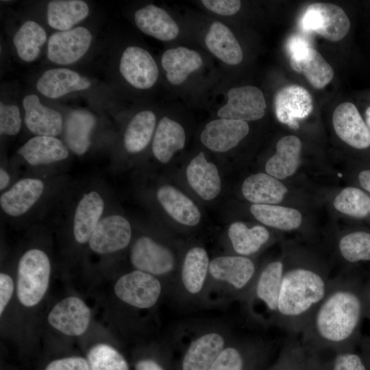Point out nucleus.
<instances>
[{"mask_svg": "<svg viewBox=\"0 0 370 370\" xmlns=\"http://www.w3.org/2000/svg\"><path fill=\"white\" fill-rule=\"evenodd\" d=\"M311 47L310 42L300 35L291 36L286 42V49L289 57Z\"/></svg>", "mask_w": 370, "mask_h": 370, "instance_id": "nucleus-48", "label": "nucleus"}, {"mask_svg": "<svg viewBox=\"0 0 370 370\" xmlns=\"http://www.w3.org/2000/svg\"><path fill=\"white\" fill-rule=\"evenodd\" d=\"M45 370H91L88 360L81 357H69L50 362Z\"/></svg>", "mask_w": 370, "mask_h": 370, "instance_id": "nucleus-46", "label": "nucleus"}, {"mask_svg": "<svg viewBox=\"0 0 370 370\" xmlns=\"http://www.w3.org/2000/svg\"><path fill=\"white\" fill-rule=\"evenodd\" d=\"M23 106L25 110V123L27 128L38 136H56L62 129L61 114L43 106L36 95L24 97Z\"/></svg>", "mask_w": 370, "mask_h": 370, "instance_id": "nucleus-19", "label": "nucleus"}, {"mask_svg": "<svg viewBox=\"0 0 370 370\" xmlns=\"http://www.w3.org/2000/svg\"><path fill=\"white\" fill-rule=\"evenodd\" d=\"M156 125V115L150 110L137 113L129 123L124 135V145L130 153H138L149 144Z\"/></svg>", "mask_w": 370, "mask_h": 370, "instance_id": "nucleus-38", "label": "nucleus"}, {"mask_svg": "<svg viewBox=\"0 0 370 370\" xmlns=\"http://www.w3.org/2000/svg\"><path fill=\"white\" fill-rule=\"evenodd\" d=\"M331 370H366L362 359L356 354L340 352L332 363Z\"/></svg>", "mask_w": 370, "mask_h": 370, "instance_id": "nucleus-44", "label": "nucleus"}, {"mask_svg": "<svg viewBox=\"0 0 370 370\" xmlns=\"http://www.w3.org/2000/svg\"><path fill=\"white\" fill-rule=\"evenodd\" d=\"M267 107L264 95L260 89L254 86H243L230 89L227 101L217 112L221 119L243 121L262 119Z\"/></svg>", "mask_w": 370, "mask_h": 370, "instance_id": "nucleus-11", "label": "nucleus"}, {"mask_svg": "<svg viewBox=\"0 0 370 370\" xmlns=\"http://www.w3.org/2000/svg\"><path fill=\"white\" fill-rule=\"evenodd\" d=\"M130 260L136 270L158 279L167 278V294H172L173 286L170 278L174 273L176 263L175 255L168 247L150 237L142 236L131 249Z\"/></svg>", "mask_w": 370, "mask_h": 370, "instance_id": "nucleus-9", "label": "nucleus"}, {"mask_svg": "<svg viewBox=\"0 0 370 370\" xmlns=\"http://www.w3.org/2000/svg\"><path fill=\"white\" fill-rule=\"evenodd\" d=\"M91 39L90 32L83 27L56 32L49 39L47 57L58 64H72L86 53Z\"/></svg>", "mask_w": 370, "mask_h": 370, "instance_id": "nucleus-14", "label": "nucleus"}, {"mask_svg": "<svg viewBox=\"0 0 370 370\" xmlns=\"http://www.w3.org/2000/svg\"><path fill=\"white\" fill-rule=\"evenodd\" d=\"M17 153L34 166L50 164L67 158L66 147L53 136H36L27 140Z\"/></svg>", "mask_w": 370, "mask_h": 370, "instance_id": "nucleus-32", "label": "nucleus"}, {"mask_svg": "<svg viewBox=\"0 0 370 370\" xmlns=\"http://www.w3.org/2000/svg\"><path fill=\"white\" fill-rule=\"evenodd\" d=\"M14 290L12 279L5 273L0 274V314L9 302Z\"/></svg>", "mask_w": 370, "mask_h": 370, "instance_id": "nucleus-47", "label": "nucleus"}, {"mask_svg": "<svg viewBox=\"0 0 370 370\" xmlns=\"http://www.w3.org/2000/svg\"><path fill=\"white\" fill-rule=\"evenodd\" d=\"M228 236L234 251L248 257L260 250L269 241L270 234L263 226L249 228L242 222H235L228 229Z\"/></svg>", "mask_w": 370, "mask_h": 370, "instance_id": "nucleus-35", "label": "nucleus"}, {"mask_svg": "<svg viewBox=\"0 0 370 370\" xmlns=\"http://www.w3.org/2000/svg\"><path fill=\"white\" fill-rule=\"evenodd\" d=\"M95 125L92 114L84 110H75L67 118L65 139L70 149L78 155L88 149L90 132Z\"/></svg>", "mask_w": 370, "mask_h": 370, "instance_id": "nucleus-36", "label": "nucleus"}, {"mask_svg": "<svg viewBox=\"0 0 370 370\" xmlns=\"http://www.w3.org/2000/svg\"><path fill=\"white\" fill-rule=\"evenodd\" d=\"M210 262L204 248L195 246L189 249L184 256L172 295L183 304L203 302Z\"/></svg>", "mask_w": 370, "mask_h": 370, "instance_id": "nucleus-7", "label": "nucleus"}, {"mask_svg": "<svg viewBox=\"0 0 370 370\" xmlns=\"http://www.w3.org/2000/svg\"><path fill=\"white\" fill-rule=\"evenodd\" d=\"M359 290L349 279H330L325 297L301 332L304 348H331L340 352L354 340L364 311Z\"/></svg>", "mask_w": 370, "mask_h": 370, "instance_id": "nucleus-1", "label": "nucleus"}, {"mask_svg": "<svg viewBox=\"0 0 370 370\" xmlns=\"http://www.w3.org/2000/svg\"><path fill=\"white\" fill-rule=\"evenodd\" d=\"M300 27L306 32H314L326 40L336 42L346 36L350 21L341 7L329 3H313L304 12Z\"/></svg>", "mask_w": 370, "mask_h": 370, "instance_id": "nucleus-8", "label": "nucleus"}, {"mask_svg": "<svg viewBox=\"0 0 370 370\" xmlns=\"http://www.w3.org/2000/svg\"><path fill=\"white\" fill-rule=\"evenodd\" d=\"M255 262L243 256H222L213 258L209 265L204 303L243 301L256 280Z\"/></svg>", "mask_w": 370, "mask_h": 370, "instance_id": "nucleus-3", "label": "nucleus"}, {"mask_svg": "<svg viewBox=\"0 0 370 370\" xmlns=\"http://www.w3.org/2000/svg\"><path fill=\"white\" fill-rule=\"evenodd\" d=\"M88 362L91 370H129L124 357L107 344H98L88 352Z\"/></svg>", "mask_w": 370, "mask_h": 370, "instance_id": "nucleus-42", "label": "nucleus"}, {"mask_svg": "<svg viewBox=\"0 0 370 370\" xmlns=\"http://www.w3.org/2000/svg\"><path fill=\"white\" fill-rule=\"evenodd\" d=\"M119 70L125 80L138 89L152 87L158 77V69L151 55L139 47H128L123 51Z\"/></svg>", "mask_w": 370, "mask_h": 370, "instance_id": "nucleus-15", "label": "nucleus"}, {"mask_svg": "<svg viewBox=\"0 0 370 370\" xmlns=\"http://www.w3.org/2000/svg\"><path fill=\"white\" fill-rule=\"evenodd\" d=\"M21 119L20 111L16 106L0 103L1 134L13 136L20 130Z\"/></svg>", "mask_w": 370, "mask_h": 370, "instance_id": "nucleus-43", "label": "nucleus"}, {"mask_svg": "<svg viewBox=\"0 0 370 370\" xmlns=\"http://www.w3.org/2000/svg\"><path fill=\"white\" fill-rule=\"evenodd\" d=\"M368 301H369V310H370V290H369V295H368Z\"/></svg>", "mask_w": 370, "mask_h": 370, "instance_id": "nucleus-53", "label": "nucleus"}, {"mask_svg": "<svg viewBox=\"0 0 370 370\" xmlns=\"http://www.w3.org/2000/svg\"><path fill=\"white\" fill-rule=\"evenodd\" d=\"M209 51L223 62L236 65L243 60V51L232 31L219 21L213 22L205 37Z\"/></svg>", "mask_w": 370, "mask_h": 370, "instance_id": "nucleus-30", "label": "nucleus"}, {"mask_svg": "<svg viewBox=\"0 0 370 370\" xmlns=\"http://www.w3.org/2000/svg\"><path fill=\"white\" fill-rule=\"evenodd\" d=\"M88 12V6L83 1H51L47 5V21L56 29L70 30L73 25L83 21Z\"/></svg>", "mask_w": 370, "mask_h": 370, "instance_id": "nucleus-34", "label": "nucleus"}, {"mask_svg": "<svg viewBox=\"0 0 370 370\" xmlns=\"http://www.w3.org/2000/svg\"><path fill=\"white\" fill-rule=\"evenodd\" d=\"M10 177L8 173L3 169H0V189H4L8 184Z\"/></svg>", "mask_w": 370, "mask_h": 370, "instance_id": "nucleus-51", "label": "nucleus"}, {"mask_svg": "<svg viewBox=\"0 0 370 370\" xmlns=\"http://www.w3.org/2000/svg\"><path fill=\"white\" fill-rule=\"evenodd\" d=\"M284 263L268 262L258 271L254 285L243 301L249 319L261 325H275Z\"/></svg>", "mask_w": 370, "mask_h": 370, "instance_id": "nucleus-4", "label": "nucleus"}, {"mask_svg": "<svg viewBox=\"0 0 370 370\" xmlns=\"http://www.w3.org/2000/svg\"><path fill=\"white\" fill-rule=\"evenodd\" d=\"M135 370H165L158 361L145 358L138 360L135 365Z\"/></svg>", "mask_w": 370, "mask_h": 370, "instance_id": "nucleus-49", "label": "nucleus"}, {"mask_svg": "<svg viewBox=\"0 0 370 370\" xmlns=\"http://www.w3.org/2000/svg\"><path fill=\"white\" fill-rule=\"evenodd\" d=\"M186 140L184 129L177 122L163 117L160 121L152 143L154 156L161 162H168L173 154L184 148Z\"/></svg>", "mask_w": 370, "mask_h": 370, "instance_id": "nucleus-33", "label": "nucleus"}, {"mask_svg": "<svg viewBox=\"0 0 370 370\" xmlns=\"http://www.w3.org/2000/svg\"><path fill=\"white\" fill-rule=\"evenodd\" d=\"M163 290V284L158 278L139 270L122 275L114 288V293L119 299L139 309L154 306Z\"/></svg>", "mask_w": 370, "mask_h": 370, "instance_id": "nucleus-10", "label": "nucleus"}, {"mask_svg": "<svg viewBox=\"0 0 370 370\" xmlns=\"http://www.w3.org/2000/svg\"><path fill=\"white\" fill-rule=\"evenodd\" d=\"M51 264L47 254L37 249L26 251L18 265L17 296L25 306L36 305L49 285Z\"/></svg>", "mask_w": 370, "mask_h": 370, "instance_id": "nucleus-6", "label": "nucleus"}, {"mask_svg": "<svg viewBox=\"0 0 370 370\" xmlns=\"http://www.w3.org/2000/svg\"><path fill=\"white\" fill-rule=\"evenodd\" d=\"M104 208V202L99 194L91 191L85 194L79 201L73 219V234L79 243L89 241Z\"/></svg>", "mask_w": 370, "mask_h": 370, "instance_id": "nucleus-27", "label": "nucleus"}, {"mask_svg": "<svg viewBox=\"0 0 370 370\" xmlns=\"http://www.w3.org/2000/svg\"><path fill=\"white\" fill-rule=\"evenodd\" d=\"M334 206L343 214L363 218L370 214V196L358 188L347 187L335 197Z\"/></svg>", "mask_w": 370, "mask_h": 370, "instance_id": "nucleus-40", "label": "nucleus"}, {"mask_svg": "<svg viewBox=\"0 0 370 370\" xmlns=\"http://www.w3.org/2000/svg\"><path fill=\"white\" fill-rule=\"evenodd\" d=\"M338 253L350 263L370 260V233L357 231L342 236L338 243Z\"/></svg>", "mask_w": 370, "mask_h": 370, "instance_id": "nucleus-41", "label": "nucleus"}, {"mask_svg": "<svg viewBox=\"0 0 370 370\" xmlns=\"http://www.w3.org/2000/svg\"><path fill=\"white\" fill-rule=\"evenodd\" d=\"M263 340L259 337L234 336L209 370H246L247 357L267 347Z\"/></svg>", "mask_w": 370, "mask_h": 370, "instance_id": "nucleus-24", "label": "nucleus"}, {"mask_svg": "<svg viewBox=\"0 0 370 370\" xmlns=\"http://www.w3.org/2000/svg\"><path fill=\"white\" fill-rule=\"evenodd\" d=\"M157 198L165 211L176 221L188 226L196 225L201 213L197 206L177 188L165 185L157 192Z\"/></svg>", "mask_w": 370, "mask_h": 370, "instance_id": "nucleus-31", "label": "nucleus"}, {"mask_svg": "<svg viewBox=\"0 0 370 370\" xmlns=\"http://www.w3.org/2000/svg\"><path fill=\"white\" fill-rule=\"evenodd\" d=\"M289 60L291 68L303 74L310 85L317 89L323 88L333 79V69L312 47L289 57Z\"/></svg>", "mask_w": 370, "mask_h": 370, "instance_id": "nucleus-21", "label": "nucleus"}, {"mask_svg": "<svg viewBox=\"0 0 370 370\" xmlns=\"http://www.w3.org/2000/svg\"><path fill=\"white\" fill-rule=\"evenodd\" d=\"M132 236L131 225L120 215H110L99 221L89 241L90 249L98 254H109L125 248Z\"/></svg>", "mask_w": 370, "mask_h": 370, "instance_id": "nucleus-17", "label": "nucleus"}, {"mask_svg": "<svg viewBox=\"0 0 370 370\" xmlns=\"http://www.w3.org/2000/svg\"><path fill=\"white\" fill-rule=\"evenodd\" d=\"M134 20L140 31L162 41L173 40L179 34L177 23L168 12L153 4L138 10Z\"/></svg>", "mask_w": 370, "mask_h": 370, "instance_id": "nucleus-23", "label": "nucleus"}, {"mask_svg": "<svg viewBox=\"0 0 370 370\" xmlns=\"http://www.w3.org/2000/svg\"><path fill=\"white\" fill-rule=\"evenodd\" d=\"M43 190L44 184L40 180H21L1 195V206L10 216L22 215L37 201Z\"/></svg>", "mask_w": 370, "mask_h": 370, "instance_id": "nucleus-25", "label": "nucleus"}, {"mask_svg": "<svg viewBox=\"0 0 370 370\" xmlns=\"http://www.w3.org/2000/svg\"><path fill=\"white\" fill-rule=\"evenodd\" d=\"M168 81L174 85L182 84L190 73L202 65L201 55L196 51L184 47L167 49L161 59Z\"/></svg>", "mask_w": 370, "mask_h": 370, "instance_id": "nucleus-28", "label": "nucleus"}, {"mask_svg": "<svg viewBox=\"0 0 370 370\" xmlns=\"http://www.w3.org/2000/svg\"><path fill=\"white\" fill-rule=\"evenodd\" d=\"M250 211L263 224L281 230H292L301 223V214L296 209L272 204H253Z\"/></svg>", "mask_w": 370, "mask_h": 370, "instance_id": "nucleus-37", "label": "nucleus"}, {"mask_svg": "<svg viewBox=\"0 0 370 370\" xmlns=\"http://www.w3.org/2000/svg\"><path fill=\"white\" fill-rule=\"evenodd\" d=\"M365 121L370 130V105L368 106L365 110Z\"/></svg>", "mask_w": 370, "mask_h": 370, "instance_id": "nucleus-52", "label": "nucleus"}, {"mask_svg": "<svg viewBox=\"0 0 370 370\" xmlns=\"http://www.w3.org/2000/svg\"><path fill=\"white\" fill-rule=\"evenodd\" d=\"M90 82L74 71L58 68L45 71L36 84L38 90L47 97L56 99L67 93L87 89Z\"/></svg>", "mask_w": 370, "mask_h": 370, "instance_id": "nucleus-22", "label": "nucleus"}, {"mask_svg": "<svg viewBox=\"0 0 370 370\" xmlns=\"http://www.w3.org/2000/svg\"><path fill=\"white\" fill-rule=\"evenodd\" d=\"M46 40L45 29L37 23L27 21L15 34L13 42L19 58L29 62L37 58Z\"/></svg>", "mask_w": 370, "mask_h": 370, "instance_id": "nucleus-39", "label": "nucleus"}, {"mask_svg": "<svg viewBox=\"0 0 370 370\" xmlns=\"http://www.w3.org/2000/svg\"><path fill=\"white\" fill-rule=\"evenodd\" d=\"M186 173L190 186L202 199L211 200L219 195L221 184L218 169L206 159L203 152L192 159Z\"/></svg>", "mask_w": 370, "mask_h": 370, "instance_id": "nucleus-20", "label": "nucleus"}, {"mask_svg": "<svg viewBox=\"0 0 370 370\" xmlns=\"http://www.w3.org/2000/svg\"><path fill=\"white\" fill-rule=\"evenodd\" d=\"M278 120L293 129L299 127L298 121L306 118L313 110L310 92L299 85H287L280 88L274 99Z\"/></svg>", "mask_w": 370, "mask_h": 370, "instance_id": "nucleus-13", "label": "nucleus"}, {"mask_svg": "<svg viewBox=\"0 0 370 370\" xmlns=\"http://www.w3.org/2000/svg\"><path fill=\"white\" fill-rule=\"evenodd\" d=\"M234 338L222 323L204 327L191 339L181 362V370H209L223 349Z\"/></svg>", "mask_w": 370, "mask_h": 370, "instance_id": "nucleus-5", "label": "nucleus"}, {"mask_svg": "<svg viewBox=\"0 0 370 370\" xmlns=\"http://www.w3.org/2000/svg\"><path fill=\"white\" fill-rule=\"evenodd\" d=\"M283 263L275 325L297 335L325 297L330 279L318 267Z\"/></svg>", "mask_w": 370, "mask_h": 370, "instance_id": "nucleus-2", "label": "nucleus"}, {"mask_svg": "<svg viewBox=\"0 0 370 370\" xmlns=\"http://www.w3.org/2000/svg\"><path fill=\"white\" fill-rule=\"evenodd\" d=\"M301 143L295 136L288 135L280 138L276 145V152L265 164L267 174L278 180L293 175L300 164Z\"/></svg>", "mask_w": 370, "mask_h": 370, "instance_id": "nucleus-26", "label": "nucleus"}, {"mask_svg": "<svg viewBox=\"0 0 370 370\" xmlns=\"http://www.w3.org/2000/svg\"><path fill=\"white\" fill-rule=\"evenodd\" d=\"M332 123L337 136L350 147L357 149L370 147V130L353 103L338 105L334 110Z\"/></svg>", "mask_w": 370, "mask_h": 370, "instance_id": "nucleus-12", "label": "nucleus"}, {"mask_svg": "<svg viewBox=\"0 0 370 370\" xmlns=\"http://www.w3.org/2000/svg\"><path fill=\"white\" fill-rule=\"evenodd\" d=\"M247 122L219 119L209 122L200 136L202 144L216 152H225L236 147L249 133Z\"/></svg>", "mask_w": 370, "mask_h": 370, "instance_id": "nucleus-18", "label": "nucleus"}, {"mask_svg": "<svg viewBox=\"0 0 370 370\" xmlns=\"http://www.w3.org/2000/svg\"><path fill=\"white\" fill-rule=\"evenodd\" d=\"M358 180L362 187L370 193V170L361 171Z\"/></svg>", "mask_w": 370, "mask_h": 370, "instance_id": "nucleus-50", "label": "nucleus"}, {"mask_svg": "<svg viewBox=\"0 0 370 370\" xmlns=\"http://www.w3.org/2000/svg\"><path fill=\"white\" fill-rule=\"evenodd\" d=\"M288 189L277 178L263 173L252 174L242 186L244 197L254 204H274L280 202Z\"/></svg>", "mask_w": 370, "mask_h": 370, "instance_id": "nucleus-29", "label": "nucleus"}, {"mask_svg": "<svg viewBox=\"0 0 370 370\" xmlns=\"http://www.w3.org/2000/svg\"><path fill=\"white\" fill-rule=\"evenodd\" d=\"M201 3L210 11L221 16H231L237 13L241 6L238 0H202Z\"/></svg>", "mask_w": 370, "mask_h": 370, "instance_id": "nucleus-45", "label": "nucleus"}, {"mask_svg": "<svg viewBox=\"0 0 370 370\" xmlns=\"http://www.w3.org/2000/svg\"><path fill=\"white\" fill-rule=\"evenodd\" d=\"M90 310L81 299L68 297L56 304L48 314L49 323L69 336L84 334L89 325Z\"/></svg>", "mask_w": 370, "mask_h": 370, "instance_id": "nucleus-16", "label": "nucleus"}]
</instances>
